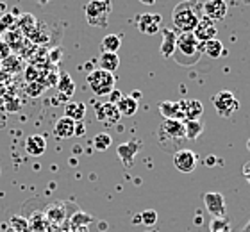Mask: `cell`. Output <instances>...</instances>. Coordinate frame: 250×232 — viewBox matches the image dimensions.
<instances>
[{
    "label": "cell",
    "mask_w": 250,
    "mask_h": 232,
    "mask_svg": "<svg viewBox=\"0 0 250 232\" xmlns=\"http://www.w3.org/2000/svg\"><path fill=\"white\" fill-rule=\"evenodd\" d=\"M184 130H186V141L189 139V141H197L198 136L204 132V125L198 122V120H195V122H191V120H184Z\"/></svg>",
    "instance_id": "obj_23"
},
{
    "label": "cell",
    "mask_w": 250,
    "mask_h": 232,
    "mask_svg": "<svg viewBox=\"0 0 250 232\" xmlns=\"http://www.w3.org/2000/svg\"><path fill=\"white\" fill-rule=\"evenodd\" d=\"M247 148H249V152H250V138H249V141H247Z\"/></svg>",
    "instance_id": "obj_40"
},
{
    "label": "cell",
    "mask_w": 250,
    "mask_h": 232,
    "mask_svg": "<svg viewBox=\"0 0 250 232\" xmlns=\"http://www.w3.org/2000/svg\"><path fill=\"white\" fill-rule=\"evenodd\" d=\"M129 97H132L134 100H140V98H141V93H140V91H132V93L129 95Z\"/></svg>",
    "instance_id": "obj_36"
},
{
    "label": "cell",
    "mask_w": 250,
    "mask_h": 232,
    "mask_svg": "<svg viewBox=\"0 0 250 232\" xmlns=\"http://www.w3.org/2000/svg\"><path fill=\"white\" fill-rule=\"evenodd\" d=\"M156 139H157V145H159L161 148L175 154L177 150L183 148L184 141H186L184 122L183 120L163 118V122L157 125V129H156Z\"/></svg>",
    "instance_id": "obj_1"
},
{
    "label": "cell",
    "mask_w": 250,
    "mask_h": 232,
    "mask_svg": "<svg viewBox=\"0 0 250 232\" xmlns=\"http://www.w3.org/2000/svg\"><path fill=\"white\" fill-rule=\"evenodd\" d=\"M204 2H206V0H204Z\"/></svg>",
    "instance_id": "obj_42"
},
{
    "label": "cell",
    "mask_w": 250,
    "mask_h": 232,
    "mask_svg": "<svg viewBox=\"0 0 250 232\" xmlns=\"http://www.w3.org/2000/svg\"><path fill=\"white\" fill-rule=\"evenodd\" d=\"M243 175H245L247 182L250 184V163H247V165L243 166Z\"/></svg>",
    "instance_id": "obj_34"
},
{
    "label": "cell",
    "mask_w": 250,
    "mask_h": 232,
    "mask_svg": "<svg viewBox=\"0 0 250 232\" xmlns=\"http://www.w3.org/2000/svg\"><path fill=\"white\" fill-rule=\"evenodd\" d=\"M47 150V139L40 134H32L25 139V152L32 157H40Z\"/></svg>",
    "instance_id": "obj_14"
},
{
    "label": "cell",
    "mask_w": 250,
    "mask_h": 232,
    "mask_svg": "<svg viewBox=\"0 0 250 232\" xmlns=\"http://www.w3.org/2000/svg\"><path fill=\"white\" fill-rule=\"evenodd\" d=\"M54 59V61H58L59 57H61V50L59 48H56V50H52V56H50Z\"/></svg>",
    "instance_id": "obj_35"
},
{
    "label": "cell",
    "mask_w": 250,
    "mask_h": 232,
    "mask_svg": "<svg viewBox=\"0 0 250 232\" xmlns=\"http://www.w3.org/2000/svg\"><path fill=\"white\" fill-rule=\"evenodd\" d=\"M136 27L138 31L143 32V34H157L161 31V15H156V13H145V15H140L136 18Z\"/></svg>",
    "instance_id": "obj_10"
},
{
    "label": "cell",
    "mask_w": 250,
    "mask_h": 232,
    "mask_svg": "<svg viewBox=\"0 0 250 232\" xmlns=\"http://www.w3.org/2000/svg\"><path fill=\"white\" fill-rule=\"evenodd\" d=\"M208 165H214V157H209V159H208Z\"/></svg>",
    "instance_id": "obj_39"
},
{
    "label": "cell",
    "mask_w": 250,
    "mask_h": 232,
    "mask_svg": "<svg viewBox=\"0 0 250 232\" xmlns=\"http://www.w3.org/2000/svg\"><path fill=\"white\" fill-rule=\"evenodd\" d=\"M122 46V38L118 34H107L104 36L102 43H100V50L102 52H111V54H116Z\"/></svg>",
    "instance_id": "obj_22"
},
{
    "label": "cell",
    "mask_w": 250,
    "mask_h": 232,
    "mask_svg": "<svg viewBox=\"0 0 250 232\" xmlns=\"http://www.w3.org/2000/svg\"><path fill=\"white\" fill-rule=\"evenodd\" d=\"M111 143H113V138L107 132H100L93 138V148L99 152H105L111 147Z\"/></svg>",
    "instance_id": "obj_26"
},
{
    "label": "cell",
    "mask_w": 250,
    "mask_h": 232,
    "mask_svg": "<svg viewBox=\"0 0 250 232\" xmlns=\"http://www.w3.org/2000/svg\"><path fill=\"white\" fill-rule=\"evenodd\" d=\"M116 107H118V111H120L122 116H134L136 113H138V100H134L132 97H122V100L118 104H116Z\"/></svg>",
    "instance_id": "obj_21"
},
{
    "label": "cell",
    "mask_w": 250,
    "mask_h": 232,
    "mask_svg": "<svg viewBox=\"0 0 250 232\" xmlns=\"http://www.w3.org/2000/svg\"><path fill=\"white\" fill-rule=\"evenodd\" d=\"M64 116L73 122H83L86 116V104L84 102H68L64 105Z\"/></svg>",
    "instance_id": "obj_18"
},
{
    "label": "cell",
    "mask_w": 250,
    "mask_h": 232,
    "mask_svg": "<svg viewBox=\"0 0 250 232\" xmlns=\"http://www.w3.org/2000/svg\"><path fill=\"white\" fill-rule=\"evenodd\" d=\"M86 83H88V88L91 89L93 95L97 97H105V95H109L113 89H115V75L109 72H104V70H93V72L88 73V77H86Z\"/></svg>",
    "instance_id": "obj_4"
},
{
    "label": "cell",
    "mask_w": 250,
    "mask_h": 232,
    "mask_svg": "<svg viewBox=\"0 0 250 232\" xmlns=\"http://www.w3.org/2000/svg\"><path fill=\"white\" fill-rule=\"evenodd\" d=\"M122 91H118V89H113V91L109 93V104H113V105H116V104L122 100Z\"/></svg>",
    "instance_id": "obj_30"
},
{
    "label": "cell",
    "mask_w": 250,
    "mask_h": 232,
    "mask_svg": "<svg viewBox=\"0 0 250 232\" xmlns=\"http://www.w3.org/2000/svg\"><path fill=\"white\" fill-rule=\"evenodd\" d=\"M42 91H43V86H34V88H32V86H29V93H31V95H34V97H38Z\"/></svg>",
    "instance_id": "obj_33"
},
{
    "label": "cell",
    "mask_w": 250,
    "mask_h": 232,
    "mask_svg": "<svg viewBox=\"0 0 250 232\" xmlns=\"http://www.w3.org/2000/svg\"><path fill=\"white\" fill-rule=\"evenodd\" d=\"M173 166L181 173H191L197 168V154L189 148H181L173 154Z\"/></svg>",
    "instance_id": "obj_7"
},
{
    "label": "cell",
    "mask_w": 250,
    "mask_h": 232,
    "mask_svg": "<svg viewBox=\"0 0 250 232\" xmlns=\"http://www.w3.org/2000/svg\"><path fill=\"white\" fill-rule=\"evenodd\" d=\"M15 16L9 15V13H5L4 16H2V20H0V31H5V29H9L11 25H15Z\"/></svg>",
    "instance_id": "obj_28"
},
{
    "label": "cell",
    "mask_w": 250,
    "mask_h": 232,
    "mask_svg": "<svg viewBox=\"0 0 250 232\" xmlns=\"http://www.w3.org/2000/svg\"><path fill=\"white\" fill-rule=\"evenodd\" d=\"M159 111L165 118L168 120H183L184 122V114L183 109H181V102H170V100H165V102L159 104Z\"/></svg>",
    "instance_id": "obj_16"
},
{
    "label": "cell",
    "mask_w": 250,
    "mask_h": 232,
    "mask_svg": "<svg viewBox=\"0 0 250 232\" xmlns=\"http://www.w3.org/2000/svg\"><path fill=\"white\" fill-rule=\"evenodd\" d=\"M120 66V57L118 54H111V52H102L99 56V68L104 72H116V68Z\"/></svg>",
    "instance_id": "obj_17"
},
{
    "label": "cell",
    "mask_w": 250,
    "mask_h": 232,
    "mask_svg": "<svg viewBox=\"0 0 250 232\" xmlns=\"http://www.w3.org/2000/svg\"><path fill=\"white\" fill-rule=\"evenodd\" d=\"M214 111L218 113L222 118H229L240 109V100L234 97V93L230 91H220L213 97Z\"/></svg>",
    "instance_id": "obj_5"
},
{
    "label": "cell",
    "mask_w": 250,
    "mask_h": 232,
    "mask_svg": "<svg viewBox=\"0 0 250 232\" xmlns=\"http://www.w3.org/2000/svg\"><path fill=\"white\" fill-rule=\"evenodd\" d=\"M175 50L179 54H183L186 57H197L198 50H200V43L195 40L193 32H183V34H177V40H175Z\"/></svg>",
    "instance_id": "obj_8"
},
{
    "label": "cell",
    "mask_w": 250,
    "mask_h": 232,
    "mask_svg": "<svg viewBox=\"0 0 250 232\" xmlns=\"http://www.w3.org/2000/svg\"><path fill=\"white\" fill-rule=\"evenodd\" d=\"M2 42H4V40H2V36H0V43H2Z\"/></svg>",
    "instance_id": "obj_41"
},
{
    "label": "cell",
    "mask_w": 250,
    "mask_h": 232,
    "mask_svg": "<svg viewBox=\"0 0 250 232\" xmlns=\"http://www.w3.org/2000/svg\"><path fill=\"white\" fill-rule=\"evenodd\" d=\"M163 34L167 36V40L161 43V56L172 57L175 52V40H177V32L173 29H163Z\"/></svg>",
    "instance_id": "obj_19"
},
{
    "label": "cell",
    "mask_w": 250,
    "mask_h": 232,
    "mask_svg": "<svg viewBox=\"0 0 250 232\" xmlns=\"http://www.w3.org/2000/svg\"><path fill=\"white\" fill-rule=\"evenodd\" d=\"M95 116H97V120H99L100 124L105 125V127H113V125H116L118 122H120L122 114L120 111H118V107L116 105H113V104L109 102H104V104H97L95 105Z\"/></svg>",
    "instance_id": "obj_6"
},
{
    "label": "cell",
    "mask_w": 250,
    "mask_h": 232,
    "mask_svg": "<svg viewBox=\"0 0 250 232\" xmlns=\"http://www.w3.org/2000/svg\"><path fill=\"white\" fill-rule=\"evenodd\" d=\"M204 16L211 21H222L227 16V2L225 0H206L202 4Z\"/></svg>",
    "instance_id": "obj_11"
},
{
    "label": "cell",
    "mask_w": 250,
    "mask_h": 232,
    "mask_svg": "<svg viewBox=\"0 0 250 232\" xmlns=\"http://www.w3.org/2000/svg\"><path fill=\"white\" fill-rule=\"evenodd\" d=\"M11 223H18V225H11L16 232H25L27 231V222L25 220H21V218L15 216L13 220H11Z\"/></svg>",
    "instance_id": "obj_29"
},
{
    "label": "cell",
    "mask_w": 250,
    "mask_h": 232,
    "mask_svg": "<svg viewBox=\"0 0 250 232\" xmlns=\"http://www.w3.org/2000/svg\"><path fill=\"white\" fill-rule=\"evenodd\" d=\"M200 48H202L209 57H213V59L227 54L224 48V43L220 42V40H216V38H214V40H209V42H206V43H200Z\"/></svg>",
    "instance_id": "obj_20"
},
{
    "label": "cell",
    "mask_w": 250,
    "mask_h": 232,
    "mask_svg": "<svg viewBox=\"0 0 250 232\" xmlns=\"http://www.w3.org/2000/svg\"><path fill=\"white\" fill-rule=\"evenodd\" d=\"M241 232H250V220H249V223H247L245 227H243V231Z\"/></svg>",
    "instance_id": "obj_38"
},
{
    "label": "cell",
    "mask_w": 250,
    "mask_h": 232,
    "mask_svg": "<svg viewBox=\"0 0 250 232\" xmlns=\"http://www.w3.org/2000/svg\"><path fill=\"white\" fill-rule=\"evenodd\" d=\"M204 204H206V209L213 218H225V198L222 193L218 191H209L204 195Z\"/></svg>",
    "instance_id": "obj_9"
},
{
    "label": "cell",
    "mask_w": 250,
    "mask_h": 232,
    "mask_svg": "<svg viewBox=\"0 0 250 232\" xmlns=\"http://www.w3.org/2000/svg\"><path fill=\"white\" fill-rule=\"evenodd\" d=\"M58 89H59V93H61V95H62L64 98L72 97L73 91H75V84H73L72 77H70V75H68L66 72H62L61 75H59Z\"/></svg>",
    "instance_id": "obj_24"
},
{
    "label": "cell",
    "mask_w": 250,
    "mask_h": 232,
    "mask_svg": "<svg viewBox=\"0 0 250 232\" xmlns=\"http://www.w3.org/2000/svg\"><path fill=\"white\" fill-rule=\"evenodd\" d=\"M36 23H38L36 18H34L32 15H23L20 20H18V23H16V25H18V29H21V31H23V34L31 36L32 32H34V29H36Z\"/></svg>",
    "instance_id": "obj_25"
},
{
    "label": "cell",
    "mask_w": 250,
    "mask_h": 232,
    "mask_svg": "<svg viewBox=\"0 0 250 232\" xmlns=\"http://www.w3.org/2000/svg\"><path fill=\"white\" fill-rule=\"evenodd\" d=\"M111 11H113L111 0H89L84 7V15L91 27H105L109 21Z\"/></svg>",
    "instance_id": "obj_3"
},
{
    "label": "cell",
    "mask_w": 250,
    "mask_h": 232,
    "mask_svg": "<svg viewBox=\"0 0 250 232\" xmlns=\"http://www.w3.org/2000/svg\"><path fill=\"white\" fill-rule=\"evenodd\" d=\"M9 52H11V48L7 45H5L4 42L0 43V57L4 59V57H9Z\"/></svg>",
    "instance_id": "obj_32"
},
{
    "label": "cell",
    "mask_w": 250,
    "mask_h": 232,
    "mask_svg": "<svg viewBox=\"0 0 250 232\" xmlns=\"http://www.w3.org/2000/svg\"><path fill=\"white\" fill-rule=\"evenodd\" d=\"M138 2H141V4H145V5H152L156 0H138Z\"/></svg>",
    "instance_id": "obj_37"
},
{
    "label": "cell",
    "mask_w": 250,
    "mask_h": 232,
    "mask_svg": "<svg viewBox=\"0 0 250 232\" xmlns=\"http://www.w3.org/2000/svg\"><path fill=\"white\" fill-rule=\"evenodd\" d=\"M73 132H75V122L66 118V116L59 118L58 122H56V125H54V134H56V138H59V139L72 138Z\"/></svg>",
    "instance_id": "obj_15"
},
{
    "label": "cell",
    "mask_w": 250,
    "mask_h": 232,
    "mask_svg": "<svg viewBox=\"0 0 250 232\" xmlns=\"http://www.w3.org/2000/svg\"><path fill=\"white\" fill-rule=\"evenodd\" d=\"M198 11H202V5H198L197 0H184V2L175 5L172 11L173 31L179 34L195 31L198 20L202 18L198 15Z\"/></svg>",
    "instance_id": "obj_2"
},
{
    "label": "cell",
    "mask_w": 250,
    "mask_h": 232,
    "mask_svg": "<svg viewBox=\"0 0 250 232\" xmlns=\"http://www.w3.org/2000/svg\"><path fill=\"white\" fill-rule=\"evenodd\" d=\"M181 102V109H183L184 120H200L204 114V105L198 102L197 98H186V100H179Z\"/></svg>",
    "instance_id": "obj_13"
},
{
    "label": "cell",
    "mask_w": 250,
    "mask_h": 232,
    "mask_svg": "<svg viewBox=\"0 0 250 232\" xmlns=\"http://www.w3.org/2000/svg\"><path fill=\"white\" fill-rule=\"evenodd\" d=\"M84 134H86V125H84V122H75V132H73V136L83 138Z\"/></svg>",
    "instance_id": "obj_31"
},
{
    "label": "cell",
    "mask_w": 250,
    "mask_h": 232,
    "mask_svg": "<svg viewBox=\"0 0 250 232\" xmlns=\"http://www.w3.org/2000/svg\"><path fill=\"white\" fill-rule=\"evenodd\" d=\"M140 222H141V225H145V227H154V225L157 223V212L154 211V209H145V211H141Z\"/></svg>",
    "instance_id": "obj_27"
},
{
    "label": "cell",
    "mask_w": 250,
    "mask_h": 232,
    "mask_svg": "<svg viewBox=\"0 0 250 232\" xmlns=\"http://www.w3.org/2000/svg\"><path fill=\"white\" fill-rule=\"evenodd\" d=\"M193 36H195V40L198 43H206L209 40H214L216 38V25H214V21L208 20L206 16H202L198 20L195 31H193Z\"/></svg>",
    "instance_id": "obj_12"
}]
</instances>
